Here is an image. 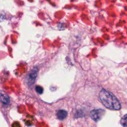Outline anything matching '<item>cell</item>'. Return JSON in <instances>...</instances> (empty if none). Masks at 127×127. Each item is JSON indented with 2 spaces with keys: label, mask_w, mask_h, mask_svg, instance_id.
<instances>
[{
  "label": "cell",
  "mask_w": 127,
  "mask_h": 127,
  "mask_svg": "<svg viewBox=\"0 0 127 127\" xmlns=\"http://www.w3.org/2000/svg\"><path fill=\"white\" fill-rule=\"evenodd\" d=\"M99 99L106 108L118 110L121 109V104L118 99L110 92L103 89L99 92Z\"/></svg>",
  "instance_id": "1"
},
{
  "label": "cell",
  "mask_w": 127,
  "mask_h": 127,
  "mask_svg": "<svg viewBox=\"0 0 127 127\" xmlns=\"http://www.w3.org/2000/svg\"><path fill=\"white\" fill-rule=\"evenodd\" d=\"M105 112V110L101 109H94L90 112V116L94 121L98 122L102 119Z\"/></svg>",
  "instance_id": "2"
},
{
  "label": "cell",
  "mask_w": 127,
  "mask_h": 127,
  "mask_svg": "<svg viewBox=\"0 0 127 127\" xmlns=\"http://www.w3.org/2000/svg\"><path fill=\"white\" fill-rule=\"evenodd\" d=\"M0 101L3 104H8L9 103V97L3 92H0Z\"/></svg>",
  "instance_id": "3"
},
{
  "label": "cell",
  "mask_w": 127,
  "mask_h": 127,
  "mask_svg": "<svg viewBox=\"0 0 127 127\" xmlns=\"http://www.w3.org/2000/svg\"><path fill=\"white\" fill-rule=\"evenodd\" d=\"M67 112L64 110H59L57 113V117L60 120H63L67 116Z\"/></svg>",
  "instance_id": "4"
},
{
  "label": "cell",
  "mask_w": 127,
  "mask_h": 127,
  "mask_svg": "<svg viewBox=\"0 0 127 127\" xmlns=\"http://www.w3.org/2000/svg\"><path fill=\"white\" fill-rule=\"evenodd\" d=\"M121 124L124 127H127V114L122 117L121 120Z\"/></svg>",
  "instance_id": "5"
},
{
  "label": "cell",
  "mask_w": 127,
  "mask_h": 127,
  "mask_svg": "<svg viewBox=\"0 0 127 127\" xmlns=\"http://www.w3.org/2000/svg\"><path fill=\"white\" fill-rule=\"evenodd\" d=\"M35 90L37 91V93H38L39 94H41L43 93V89L42 87L40 86H36V88H35Z\"/></svg>",
  "instance_id": "6"
},
{
  "label": "cell",
  "mask_w": 127,
  "mask_h": 127,
  "mask_svg": "<svg viewBox=\"0 0 127 127\" xmlns=\"http://www.w3.org/2000/svg\"><path fill=\"white\" fill-rule=\"evenodd\" d=\"M12 127H21L20 124L17 122H14L12 125Z\"/></svg>",
  "instance_id": "7"
}]
</instances>
